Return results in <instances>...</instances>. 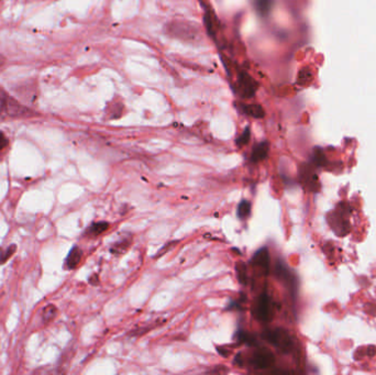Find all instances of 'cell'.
I'll return each instance as SVG.
<instances>
[{"mask_svg":"<svg viewBox=\"0 0 376 375\" xmlns=\"http://www.w3.org/2000/svg\"><path fill=\"white\" fill-rule=\"evenodd\" d=\"M262 337L265 341L271 343L283 353H289L293 349V340L288 332L283 328L265 330Z\"/></svg>","mask_w":376,"mask_h":375,"instance_id":"cell-1","label":"cell"},{"mask_svg":"<svg viewBox=\"0 0 376 375\" xmlns=\"http://www.w3.org/2000/svg\"><path fill=\"white\" fill-rule=\"evenodd\" d=\"M252 314L260 322L268 323L273 317V301L268 293H262L252 307Z\"/></svg>","mask_w":376,"mask_h":375,"instance_id":"cell-2","label":"cell"},{"mask_svg":"<svg viewBox=\"0 0 376 375\" xmlns=\"http://www.w3.org/2000/svg\"><path fill=\"white\" fill-rule=\"evenodd\" d=\"M275 356L272 351L266 348L258 349L253 352L251 356V364L253 367L260 368V370H266L274 365Z\"/></svg>","mask_w":376,"mask_h":375,"instance_id":"cell-3","label":"cell"},{"mask_svg":"<svg viewBox=\"0 0 376 375\" xmlns=\"http://www.w3.org/2000/svg\"><path fill=\"white\" fill-rule=\"evenodd\" d=\"M258 85L254 82L253 78L251 76H248L245 73H241L239 76V89H240V94L245 97V98H248V97H252L257 92Z\"/></svg>","mask_w":376,"mask_h":375,"instance_id":"cell-4","label":"cell"},{"mask_svg":"<svg viewBox=\"0 0 376 375\" xmlns=\"http://www.w3.org/2000/svg\"><path fill=\"white\" fill-rule=\"evenodd\" d=\"M252 264L259 266V268L263 269L264 271L269 270L270 266V253L266 247L260 249L252 258Z\"/></svg>","mask_w":376,"mask_h":375,"instance_id":"cell-5","label":"cell"},{"mask_svg":"<svg viewBox=\"0 0 376 375\" xmlns=\"http://www.w3.org/2000/svg\"><path fill=\"white\" fill-rule=\"evenodd\" d=\"M269 150H270V144L266 141L261 142L258 145H256L251 154V162L258 163V162L265 160L266 157H268Z\"/></svg>","mask_w":376,"mask_h":375,"instance_id":"cell-6","label":"cell"},{"mask_svg":"<svg viewBox=\"0 0 376 375\" xmlns=\"http://www.w3.org/2000/svg\"><path fill=\"white\" fill-rule=\"evenodd\" d=\"M83 257V252L78 246H74L73 249L70 251L68 258H66V265L70 270L75 269L78 265V263L81 262Z\"/></svg>","mask_w":376,"mask_h":375,"instance_id":"cell-7","label":"cell"},{"mask_svg":"<svg viewBox=\"0 0 376 375\" xmlns=\"http://www.w3.org/2000/svg\"><path fill=\"white\" fill-rule=\"evenodd\" d=\"M274 4V0H256V8L261 17L268 16Z\"/></svg>","mask_w":376,"mask_h":375,"instance_id":"cell-8","label":"cell"},{"mask_svg":"<svg viewBox=\"0 0 376 375\" xmlns=\"http://www.w3.org/2000/svg\"><path fill=\"white\" fill-rule=\"evenodd\" d=\"M242 110H243L244 113L253 118L259 119L264 117V110L260 105H244L243 108H242Z\"/></svg>","mask_w":376,"mask_h":375,"instance_id":"cell-9","label":"cell"},{"mask_svg":"<svg viewBox=\"0 0 376 375\" xmlns=\"http://www.w3.org/2000/svg\"><path fill=\"white\" fill-rule=\"evenodd\" d=\"M108 228H109V223L108 222H106V221H99V222L93 223V225L89 227L88 233L90 235H94V237H95V235H99L102 232H105Z\"/></svg>","mask_w":376,"mask_h":375,"instance_id":"cell-10","label":"cell"},{"mask_svg":"<svg viewBox=\"0 0 376 375\" xmlns=\"http://www.w3.org/2000/svg\"><path fill=\"white\" fill-rule=\"evenodd\" d=\"M251 213V204L247 201H242L238 206V217L241 219H245V218L250 215Z\"/></svg>","mask_w":376,"mask_h":375,"instance_id":"cell-11","label":"cell"},{"mask_svg":"<svg viewBox=\"0 0 376 375\" xmlns=\"http://www.w3.org/2000/svg\"><path fill=\"white\" fill-rule=\"evenodd\" d=\"M239 341L241 343H245L247 344V346H257L258 342H257V339L254 338L251 334H246V332H243V331H240L239 332Z\"/></svg>","mask_w":376,"mask_h":375,"instance_id":"cell-12","label":"cell"},{"mask_svg":"<svg viewBox=\"0 0 376 375\" xmlns=\"http://www.w3.org/2000/svg\"><path fill=\"white\" fill-rule=\"evenodd\" d=\"M236 273H238L239 282L241 284H246V282H247V271H246V265L243 262L238 263V265H236Z\"/></svg>","mask_w":376,"mask_h":375,"instance_id":"cell-13","label":"cell"},{"mask_svg":"<svg viewBox=\"0 0 376 375\" xmlns=\"http://www.w3.org/2000/svg\"><path fill=\"white\" fill-rule=\"evenodd\" d=\"M56 314V308L53 305H48L43 309V320L44 323H48L51 319L54 318Z\"/></svg>","mask_w":376,"mask_h":375,"instance_id":"cell-14","label":"cell"},{"mask_svg":"<svg viewBox=\"0 0 376 375\" xmlns=\"http://www.w3.org/2000/svg\"><path fill=\"white\" fill-rule=\"evenodd\" d=\"M250 137H251L250 128H245L243 133H242V135L239 137L238 140H236V144H238L239 147H243V145L247 144L248 141H250Z\"/></svg>","mask_w":376,"mask_h":375,"instance_id":"cell-15","label":"cell"},{"mask_svg":"<svg viewBox=\"0 0 376 375\" xmlns=\"http://www.w3.org/2000/svg\"><path fill=\"white\" fill-rule=\"evenodd\" d=\"M16 247L17 246L15 244H12V245H10L9 249L7 251H5V252L2 249H0V264H3V263L7 261V260L12 256V254L15 253Z\"/></svg>","mask_w":376,"mask_h":375,"instance_id":"cell-16","label":"cell"},{"mask_svg":"<svg viewBox=\"0 0 376 375\" xmlns=\"http://www.w3.org/2000/svg\"><path fill=\"white\" fill-rule=\"evenodd\" d=\"M8 139L7 137L5 136V133L0 131V151L2 150H5L6 148L8 147Z\"/></svg>","mask_w":376,"mask_h":375,"instance_id":"cell-17","label":"cell"},{"mask_svg":"<svg viewBox=\"0 0 376 375\" xmlns=\"http://www.w3.org/2000/svg\"><path fill=\"white\" fill-rule=\"evenodd\" d=\"M5 63H6V58L2 55V54H0V69L3 68V66L5 65Z\"/></svg>","mask_w":376,"mask_h":375,"instance_id":"cell-18","label":"cell"}]
</instances>
